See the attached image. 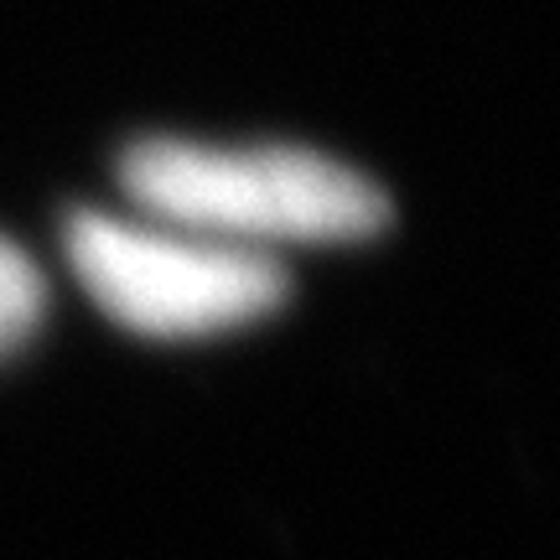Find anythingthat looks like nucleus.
Returning <instances> with one entry per match:
<instances>
[{
    "label": "nucleus",
    "instance_id": "1",
    "mask_svg": "<svg viewBox=\"0 0 560 560\" xmlns=\"http://www.w3.org/2000/svg\"><path fill=\"white\" fill-rule=\"evenodd\" d=\"M140 219L270 255L276 244H353L380 234V182L306 145H213L151 136L120 161Z\"/></svg>",
    "mask_w": 560,
    "mask_h": 560
},
{
    "label": "nucleus",
    "instance_id": "2",
    "mask_svg": "<svg viewBox=\"0 0 560 560\" xmlns=\"http://www.w3.org/2000/svg\"><path fill=\"white\" fill-rule=\"evenodd\" d=\"M68 260L104 317L140 338H219L285 301L276 255L234 249L156 219L73 213Z\"/></svg>",
    "mask_w": 560,
    "mask_h": 560
},
{
    "label": "nucleus",
    "instance_id": "3",
    "mask_svg": "<svg viewBox=\"0 0 560 560\" xmlns=\"http://www.w3.org/2000/svg\"><path fill=\"white\" fill-rule=\"evenodd\" d=\"M42 312H47L42 270L11 240H0V359L16 353L21 342L37 332Z\"/></svg>",
    "mask_w": 560,
    "mask_h": 560
}]
</instances>
